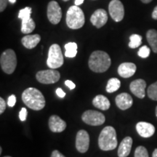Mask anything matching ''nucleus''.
<instances>
[{
	"instance_id": "4",
	"label": "nucleus",
	"mask_w": 157,
	"mask_h": 157,
	"mask_svg": "<svg viewBox=\"0 0 157 157\" xmlns=\"http://www.w3.org/2000/svg\"><path fill=\"white\" fill-rule=\"evenodd\" d=\"M85 23V17L83 11L78 6H71L66 13V23L68 28L78 29L83 26Z\"/></svg>"
},
{
	"instance_id": "32",
	"label": "nucleus",
	"mask_w": 157,
	"mask_h": 157,
	"mask_svg": "<svg viewBox=\"0 0 157 157\" xmlns=\"http://www.w3.org/2000/svg\"><path fill=\"white\" fill-rule=\"evenodd\" d=\"M6 109V103L2 98H0V113H3Z\"/></svg>"
},
{
	"instance_id": "22",
	"label": "nucleus",
	"mask_w": 157,
	"mask_h": 157,
	"mask_svg": "<svg viewBox=\"0 0 157 157\" xmlns=\"http://www.w3.org/2000/svg\"><path fill=\"white\" fill-rule=\"evenodd\" d=\"M121 86V82L117 78H111L108 81L106 85V92L112 93L117 91Z\"/></svg>"
},
{
	"instance_id": "43",
	"label": "nucleus",
	"mask_w": 157,
	"mask_h": 157,
	"mask_svg": "<svg viewBox=\"0 0 157 157\" xmlns=\"http://www.w3.org/2000/svg\"><path fill=\"white\" fill-rule=\"evenodd\" d=\"M156 118H157V106L156 108Z\"/></svg>"
},
{
	"instance_id": "12",
	"label": "nucleus",
	"mask_w": 157,
	"mask_h": 157,
	"mask_svg": "<svg viewBox=\"0 0 157 157\" xmlns=\"http://www.w3.org/2000/svg\"><path fill=\"white\" fill-rule=\"evenodd\" d=\"M90 21L96 28H101L108 21L107 12L103 9L97 10L92 15L91 17H90Z\"/></svg>"
},
{
	"instance_id": "29",
	"label": "nucleus",
	"mask_w": 157,
	"mask_h": 157,
	"mask_svg": "<svg viewBox=\"0 0 157 157\" xmlns=\"http://www.w3.org/2000/svg\"><path fill=\"white\" fill-rule=\"evenodd\" d=\"M150 48H148L146 45H144V46L141 47L140 50H138V52H137V55L142 58H146L150 56Z\"/></svg>"
},
{
	"instance_id": "13",
	"label": "nucleus",
	"mask_w": 157,
	"mask_h": 157,
	"mask_svg": "<svg viewBox=\"0 0 157 157\" xmlns=\"http://www.w3.org/2000/svg\"><path fill=\"white\" fill-rule=\"evenodd\" d=\"M146 82L145 80L142 78L134 80L131 82L129 88H130L131 92L138 98H145L146 96Z\"/></svg>"
},
{
	"instance_id": "27",
	"label": "nucleus",
	"mask_w": 157,
	"mask_h": 157,
	"mask_svg": "<svg viewBox=\"0 0 157 157\" xmlns=\"http://www.w3.org/2000/svg\"><path fill=\"white\" fill-rule=\"evenodd\" d=\"M147 94L149 98L153 101H157V82L149 86L147 90Z\"/></svg>"
},
{
	"instance_id": "44",
	"label": "nucleus",
	"mask_w": 157,
	"mask_h": 157,
	"mask_svg": "<svg viewBox=\"0 0 157 157\" xmlns=\"http://www.w3.org/2000/svg\"><path fill=\"white\" fill-rule=\"evenodd\" d=\"M63 1H64V2H67V1H69V0H63Z\"/></svg>"
},
{
	"instance_id": "2",
	"label": "nucleus",
	"mask_w": 157,
	"mask_h": 157,
	"mask_svg": "<svg viewBox=\"0 0 157 157\" xmlns=\"http://www.w3.org/2000/svg\"><path fill=\"white\" fill-rule=\"evenodd\" d=\"M89 67L95 73H103L109 69L111 60L109 54L104 51L97 50L91 54L89 61Z\"/></svg>"
},
{
	"instance_id": "9",
	"label": "nucleus",
	"mask_w": 157,
	"mask_h": 157,
	"mask_svg": "<svg viewBox=\"0 0 157 157\" xmlns=\"http://www.w3.org/2000/svg\"><path fill=\"white\" fill-rule=\"evenodd\" d=\"M109 13L116 22H120L124 16V8L123 4L119 0H112L109 3Z\"/></svg>"
},
{
	"instance_id": "6",
	"label": "nucleus",
	"mask_w": 157,
	"mask_h": 157,
	"mask_svg": "<svg viewBox=\"0 0 157 157\" xmlns=\"http://www.w3.org/2000/svg\"><path fill=\"white\" fill-rule=\"evenodd\" d=\"M63 56L60 47L57 44H53L49 49L48 58L47 60V64L50 68L56 69L61 67L63 64Z\"/></svg>"
},
{
	"instance_id": "31",
	"label": "nucleus",
	"mask_w": 157,
	"mask_h": 157,
	"mask_svg": "<svg viewBox=\"0 0 157 157\" xmlns=\"http://www.w3.org/2000/svg\"><path fill=\"white\" fill-rule=\"evenodd\" d=\"M16 103V97H15V95H12L8 98V100H7V105H9L10 107H13Z\"/></svg>"
},
{
	"instance_id": "45",
	"label": "nucleus",
	"mask_w": 157,
	"mask_h": 157,
	"mask_svg": "<svg viewBox=\"0 0 157 157\" xmlns=\"http://www.w3.org/2000/svg\"><path fill=\"white\" fill-rule=\"evenodd\" d=\"M4 157H11V156H4Z\"/></svg>"
},
{
	"instance_id": "40",
	"label": "nucleus",
	"mask_w": 157,
	"mask_h": 157,
	"mask_svg": "<svg viewBox=\"0 0 157 157\" xmlns=\"http://www.w3.org/2000/svg\"><path fill=\"white\" fill-rule=\"evenodd\" d=\"M151 1H152V0H141V2H143V3H145V4H148L149 2H151Z\"/></svg>"
},
{
	"instance_id": "15",
	"label": "nucleus",
	"mask_w": 157,
	"mask_h": 157,
	"mask_svg": "<svg viewBox=\"0 0 157 157\" xmlns=\"http://www.w3.org/2000/svg\"><path fill=\"white\" fill-rule=\"evenodd\" d=\"M137 132L141 137H150L155 133V127L152 124L140 121L136 124Z\"/></svg>"
},
{
	"instance_id": "24",
	"label": "nucleus",
	"mask_w": 157,
	"mask_h": 157,
	"mask_svg": "<svg viewBox=\"0 0 157 157\" xmlns=\"http://www.w3.org/2000/svg\"><path fill=\"white\" fill-rule=\"evenodd\" d=\"M66 52L65 56L67 58H74L77 54V44L75 42H69L65 45Z\"/></svg>"
},
{
	"instance_id": "7",
	"label": "nucleus",
	"mask_w": 157,
	"mask_h": 157,
	"mask_svg": "<svg viewBox=\"0 0 157 157\" xmlns=\"http://www.w3.org/2000/svg\"><path fill=\"white\" fill-rule=\"evenodd\" d=\"M82 119L84 123L92 126H99L103 124L105 121V116L103 113L94 110L84 111L82 116Z\"/></svg>"
},
{
	"instance_id": "36",
	"label": "nucleus",
	"mask_w": 157,
	"mask_h": 157,
	"mask_svg": "<svg viewBox=\"0 0 157 157\" xmlns=\"http://www.w3.org/2000/svg\"><path fill=\"white\" fill-rule=\"evenodd\" d=\"M51 157H66L58 150H55L51 154Z\"/></svg>"
},
{
	"instance_id": "19",
	"label": "nucleus",
	"mask_w": 157,
	"mask_h": 157,
	"mask_svg": "<svg viewBox=\"0 0 157 157\" xmlns=\"http://www.w3.org/2000/svg\"><path fill=\"white\" fill-rule=\"evenodd\" d=\"M41 41V36L39 34L26 35L21 39L23 46L27 49H33L39 44Z\"/></svg>"
},
{
	"instance_id": "25",
	"label": "nucleus",
	"mask_w": 157,
	"mask_h": 157,
	"mask_svg": "<svg viewBox=\"0 0 157 157\" xmlns=\"http://www.w3.org/2000/svg\"><path fill=\"white\" fill-rule=\"evenodd\" d=\"M130 42L129 43V47L132 49L138 48L142 43V36L138 34H132L129 37Z\"/></svg>"
},
{
	"instance_id": "8",
	"label": "nucleus",
	"mask_w": 157,
	"mask_h": 157,
	"mask_svg": "<svg viewBox=\"0 0 157 157\" xmlns=\"http://www.w3.org/2000/svg\"><path fill=\"white\" fill-rule=\"evenodd\" d=\"M36 78L37 81L40 83L49 84H54L59 81L60 78V73L56 69H50L44 70V71H39L37 72Z\"/></svg>"
},
{
	"instance_id": "14",
	"label": "nucleus",
	"mask_w": 157,
	"mask_h": 157,
	"mask_svg": "<svg viewBox=\"0 0 157 157\" xmlns=\"http://www.w3.org/2000/svg\"><path fill=\"white\" fill-rule=\"evenodd\" d=\"M49 127L52 132H61L66 128V123L58 116L52 115L49 119Z\"/></svg>"
},
{
	"instance_id": "37",
	"label": "nucleus",
	"mask_w": 157,
	"mask_h": 157,
	"mask_svg": "<svg viewBox=\"0 0 157 157\" xmlns=\"http://www.w3.org/2000/svg\"><path fill=\"white\" fill-rule=\"evenodd\" d=\"M152 17L154 20H157V6L155 7L154 11L152 13Z\"/></svg>"
},
{
	"instance_id": "34",
	"label": "nucleus",
	"mask_w": 157,
	"mask_h": 157,
	"mask_svg": "<svg viewBox=\"0 0 157 157\" xmlns=\"http://www.w3.org/2000/svg\"><path fill=\"white\" fill-rule=\"evenodd\" d=\"M65 84H66L70 90H73L76 87V84H74L73 82L70 81V80H66V81L65 82Z\"/></svg>"
},
{
	"instance_id": "1",
	"label": "nucleus",
	"mask_w": 157,
	"mask_h": 157,
	"mask_svg": "<svg viewBox=\"0 0 157 157\" xmlns=\"http://www.w3.org/2000/svg\"><path fill=\"white\" fill-rule=\"evenodd\" d=\"M23 103L29 109L34 111H40L45 106V98L39 90L29 87L22 93Z\"/></svg>"
},
{
	"instance_id": "16",
	"label": "nucleus",
	"mask_w": 157,
	"mask_h": 157,
	"mask_svg": "<svg viewBox=\"0 0 157 157\" xmlns=\"http://www.w3.org/2000/svg\"><path fill=\"white\" fill-rule=\"evenodd\" d=\"M117 107L121 110H127L132 105L133 100L128 93H123L118 95L115 99Z\"/></svg>"
},
{
	"instance_id": "11",
	"label": "nucleus",
	"mask_w": 157,
	"mask_h": 157,
	"mask_svg": "<svg viewBox=\"0 0 157 157\" xmlns=\"http://www.w3.org/2000/svg\"><path fill=\"white\" fill-rule=\"evenodd\" d=\"M90 146V136L87 131L82 129L76 134V148L80 153L87 152Z\"/></svg>"
},
{
	"instance_id": "41",
	"label": "nucleus",
	"mask_w": 157,
	"mask_h": 157,
	"mask_svg": "<svg viewBox=\"0 0 157 157\" xmlns=\"http://www.w3.org/2000/svg\"><path fill=\"white\" fill-rule=\"evenodd\" d=\"M9 2H10L11 4H15L16 2V0H9Z\"/></svg>"
},
{
	"instance_id": "39",
	"label": "nucleus",
	"mask_w": 157,
	"mask_h": 157,
	"mask_svg": "<svg viewBox=\"0 0 157 157\" xmlns=\"http://www.w3.org/2000/svg\"><path fill=\"white\" fill-rule=\"evenodd\" d=\"M152 157H157V148H156V149H155L154 151L153 152Z\"/></svg>"
},
{
	"instance_id": "30",
	"label": "nucleus",
	"mask_w": 157,
	"mask_h": 157,
	"mask_svg": "<svg viewBox=\"0 0 157 157\" xmlns=\"http://www.w3.org/2000/svg\"><path fill=\"white\" fill-rule=\"evenodd\" d=\"M27 114H28V111H27L26 109H25V108H22L19 113V118L20 119H21V121H25L27 117Z\"/></svg>"
},
{
	"instance_id": "38",
	"label": "nucleus",
	"mask_w": 157,
	"mask_h": 157,
	"mask_svg": "<svg viewBox=\"0 0 157 157\" xmlns=\"http://www.w3.org/2000/svg\"><path fill=\"white\" fill-rule=\"evenodd\" d=\"M84 2V0H75V5L79 6Z\"/></svg>"
},
{
	"instance_id": "17",
	"label": "nucleus",
	"mask_w": 157,
	"mask_h": 157,
	"mask_svg": "<svg viewBox=\"0 0 157 157\" xmlns=\"http://www.w3.org/2000/svg\"><path fill=\"white\" fill-rule=\"evenodd\" d=\"M136 66L133 63H123L118 68V74L123 78H129L134 75Z\"/></svg>"
},
{
	"instance_id": "3",
	"label": "nucleus",
	"mask_w": 157,
	"mask_h": 157,
	"mask_svg": "<svg viewBox=\"0 0 157 157\" xmlns=\"http://www.w3.org/2000/svg\"><path fill=\"white\" fill-rule=\"evenodd\" d=\"M117 132L111 126H107L102 129L98 137V146L103 151H111L117 147Z\"/></svg>"
},
{
	"instance_id": "5",
	"label": "nucleus",
	"mask_w": 157,
	"mask_h": 157,
	"mask_svg": "<svg viewBox=\"0 0 157 157\" xmlns=\"http://www.w3.org/2000/svg\"><path fill=\"white\" fill-rule=\"evenodd\" d=\"M2 69L5 73L11 74L15 71L17 66V58L15 51L8 49L3 52L0 58Z\"/></svg>"
},
{
	"instance_id": "21",
	"label": "nucleus",
	"mask_w": 157,
	"mask_h": 157,
	"mask_svg": "<svg viewBox=\"0 0 157 157\" xmlns=\"http://www.w3.org/2000/svg\"><path fill=\"white\" fill-rule=\"evenodd\" d=\"M146 39L153 52L157 53V31L155 29L148 31L146 34Z\"/></svg>"
},
{
	"instance_id": "10",
	"label": "nucleus",
	"mask_w": 157,
	"mask_h": 157,
	"mask_svg": "<svg viewBox=\"0 0 157 157\" xmlns=\"http://www.w3.org/2000/svg\"><path fill=\"white\" fill-rule=\"evenodd\" d=\"M48 17L50 22L56 25L62 18V10L60 5L56 1H51L48 6Z\"/></svg>"
},
{
	"instance_id": "35",
	"label": "nucleus",
	"mask_w": 157,
	"mask_h": 157,
	"mask_svg": "<svg viewBox=\"0 0 157 157\" xmlns=\"http://www.w3.org/2000/svg\"><path fill=\"white\" fill-rule=\"evenodd\" d=\"M56 94L58 95V97L61 98H64L65 96H66V93H65V92L61 89V88H58V89L56 90Z\"/></svg>"
},
{
	"instance_id": "18",
	"label": "nucleus",
	"mask_w": 157,
	"mask_h": 157,
	"mask_svg": "<svg viewBox=\"0 0 157 157\" xmlns=\"http://www.w3.org/2000/svg\"><path fill=\"white\" fill-rule=\"evenodd\" d=\"M132 146V139L131 137H126L124 138L118 148L119 157H127L131 151Z\"/></svg>"
},
{
	"instance_id": "20",
	"label": "nucleus",
	"mask_w": 157,
	"mask_h": 157,
	"mask_svg": "<svg viewBox=\"0 0 157 157\" xmlns=\"http://www.w3.org/2000/svg\"><path fill=\"white\" fill-rule=\"evenodd\" d=\"M93 105L102 111H106L111 106L109 100L103 95H98L93 100Z\"/></svg>"
},
{
	"instance_id": "23",
	"label": "nucleus",
	"mask_w": 157,
	"mask_h": 157,
	"mask_svg": "<svg viewBox=\"0 0 157 157\" xmlns=\"http://www.w3.org/2000/svg\"><path fill=\"white\" fill-rule=\"evenodd\" d=\"M35 27H36L35 22L34 20L31 17L29 21L22 22V24H21V32L25 34H30V33L34 30Z\"/></svg>"
},
{
	"instance_id": "33",
	"label": "nucleus",
	"mask_w": 157,
	"mask_h": 157,
	"mask_svg": "<svg viewBox=\"0 0 157 157\" xmlns=\"http://www.w3.org/2000/svg\"><path fill=\"white\" fill-rule=\"evenodd\" d=\"M9 0H0V12H3L7 6Z\"/></svg>"
},
{
	"instance_id": "26",
	"label": "nucleus",
	"mask_w": 157,
	"mask_h": 157,
	"mask_svg": "<svg viewBox=\"0 0 157 157\" xmlns=\"http://www.w3.org/2000/svg\"><path fill=\"white\" fill-rule=\"evenodd\" d=\"M31 11H32V10H31V7H26L25 8L21 9L19 11L18 18L22 20V22L29 21L31 18Z\"/></svg>"
},
{
	"instance_id": "42",
	"label": "nucleus",
	"mask_w": 157,
	"mask_h": 157,
	"mask_svg": "<svg viewBox=\"0 0 157 157\" xmlns=\"http://www.w3.org/2000/svg\"><path fill=\"white\" fill-rule=\"evenodd\" d=\"M2 147L0 148V154H2Z\"/></svg>"
},
{
	"instance_id": "28",
	"label": "nucleus",
	"mask_w": 157,
	"mask_h": 157,
	"mask_svg": "<svg viewBox=\"0 0 157 157\" xmlns=\"http://www.w3.org/2000/svg\"><path fill=\"white\" fill-rule=\"evenodd\" d=\"M135 157H149L147 149L143 146H138L135 149Z\"/></svg>"
}]
</instances>
